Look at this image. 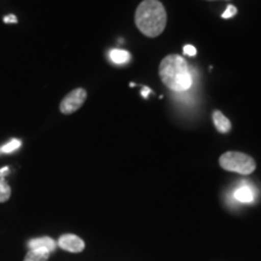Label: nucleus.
Segmentation results:
<instances>
[{
  "label": "nucleus",
  "mask_w": 261,
  "mask_h": 261,
  "mask_svg": "<svg viewBox=\"0 0 261 261\" xmlns=\"http://www.w3.org/2000/svg\"><path fill=\"white\" fill-rule=\"evenodd\" d=\"M136 25L143 34L155 38L165 31L167 14L159 0H144L136 10Z\"/></svg>",
  "instance_id": "f257e3e1"
},
{
  "label": "nucleus",
  "mask_w": 261,
  "mask_h": 261,
  "mask_svg": "<svg viewBox=\"0 0 261 261\" xmlns=\"http://www.w3.org/2000/svg\"><path fill=\"white\" fill-rule=\"evenodd\" d=\"M162 83L174 92H185L191 87L192 77L187 61L179 55H169L160 64Z\"/></svg>",
  "instance_id": "f03ea898"
},
{
  "label": "nucleus",
  "mask_w": 261,
  "mask_h": 261,
  "mask_svg": "<svg viewBox=\"0 0 261 261\" xmlns=\"http://www.w3.org/2000/svg\"><path fill=\"white\" fill-rule=\"evenodd\" d=\"M219 163L221 168L228 172L240 173L247 175L255 171L256 163L249 155L238 151H227L220 156Z\"/></svg>",
  "instance_id": "7ed1b4c3"
},
{
  "label": "nucleus",
  "mask_w": 261,
  "mask_h": 261,
  "mask_svg": "<svg viewBox=\"0 0 261 261\" xmlns=\"http://www.w3.org/2000/svg\"><path fill=\"white\" fill-rule=\"evenodd\" d=\"M87 98V92L84 89H75L65 96L60 104V110L64 115H70L84 106Z\"/></svg>",
  "instance_id": "20e7f679"
},
{
  "label": "nucleus",
  "mask_w": 261,
  "mask_h": 261,
  "mask_svg": "<svg viewBox=\"0 0 261 261\" xmlns=\"http://www.w3.org/2000/svg\"><path fill=\"white\" fill-rule=\"evenodd\" d=\"M58 247L69 253H81L85 249L83 238L73 233H64L58 238Z\"/></svg>",
  "instance_id": "39448f33"
},
{
  "label": "nucleus",
  "mask_w": 261,
  "mask_h": 261,
  "mask_svg": "<svg viewBox=\"0 0 261 261\" xmlns=\"http://www.w3.org/2000/svg\"><path fill=\"white\" fill-rule=\"evenodd\" d=\"M28 247L29 249H45L52 253L56 250L57 243L51 237H39L29 241Z\"/></svg>",
  "instance_id": "423d86ee"
},
{
  "label": "nucleus",
  "mask_w": 261,
  "mask_h": 261,
  "mask_svg": "<svg viewBox=\"0 0 261 261\" xmlns=\"http://www.w3.org/2000/svg\"><path fill=\"white\" fill-rule=\"evenodd\" d=\"M233 197L241 203H252L255 198V195H254L253 189L249 185H242V187L236 189Z\"/></svg>",
  "instance_id": "0eeeda50"
},
{
  "label": "nucleus",
  "mask_w": 261,
  "mask_h": 261,
  "mask_svg": "<svg viewBox=\"0 0 261 261\" xmlns=\"http://www.w3.org/2000/svg\"><path fill=\"white\" fill-rule=\"evenodd\" d=\"M213 122L220 133H227L231 129V122L223 113L219 110H215L213 113Z\"/></svg>",
  "instance_id": "6e6552de"
},
{
  "label": "nucleus",
  "mask_w": 261,
  "mask_h": 261,
  "mask_svg": "<svg viewBox=\"0 0 261 261\" xmlns=\"http://www.w3.org/2000/svg\"><path fill=\"white\" fill-rule=\"evenodd\" d=\"M50 252L45 249H31L25 254L23 261H47Z\"/></svg>",
  "instance_id": "1a4fd4ad"
},
{
  "label": "nucleus",
  "mask_w": 261,
  "mask_h": 261,
  "mask_svg": "<svg viewBox=\"0 0 261 261\" xmlns=\"http://www.w3.org/2000/svg\"><path fill=\"white\" fill-rule=\"evenodd\" d=\"M109 57H110V60L114 62V63L122 64V63H126V62L129 61L130 55H129V52H127L125 50L114 48V50L109 52Z\"/></svg>",
  "instance_id": "9d476101"
},
{
  "label": "nucleus",
  "mask_w": 261,
  "mask_h": 261,
  "mask_svg": "<svg viewBox=\"0 0 261 261\" xmlns=\"http://www.w3.org/2000/svg\"><path fill=\"white\" fill-rule=\"evenodd\" d=\"M11 197V188L5 180V178H0V203H5Z\"/></svg>",
  "instance_id": "9b49d317"
},
{
  "label": "nucleus",
  "mask_w": 261,
  "mask_h": 261,
  "mask_svg": "<svg viewBox=\"0 0 261 261\" xmlns=\"http://www.w3.org/2000/svg\"><path fill=\"white\" fill-rule=\"evenodd\" d=\"M21 145H22L21 140L12 139V140H10L9 143H6L4 146H2V148H0V152H2V154H10V152H14L15 150H17Z\"/></svg>",
  "instance_id": "f8f14e48"
},
{
  "label": "nucleus",
  "mask_w": 261,
  "mask_h": 261,
  "mask_svg": "<svg viewBox=\"0 0 261 261\" xmlns=\"http://www.w3.org/2000/svg\"><path fill=\"white\" fill-rule=\"evenodd\" d=\"M237 14V9L234 8L233 5H228L227 9L225 10V12L223 14V18H230L233 17L234 15Z\"/></svg>",
  "instance_id": "ddd939ff"
},
{
  "label": "nucleus",
  "mask_w": 261,
  "mask_h": 261,
  "mask_svg": "<svg viewBox=\"0 0 261 261\" xmlns=\"http://www.w3.org/2000/svg\"><path fill=\"white\" fill-rule=\"evenodd\" d=\"M184 54L188 55V56H195V55L197 54V50H196V47L192 46V45H185Z\"/></svg>",
  "instance_id": "4468645a"
},
{
  "label": "nucleus",
  "mask_w": 261,
  "mask_h": 261,
  "mask_svg": "<svg viewBox=\"0 0 261 261\" xmlns=\"http://www.w3.org/2000/svg\"><path fill=\"white\" fill-rule=\"evenodd\" d=\"M4 22L5 23H16L17 22V18H16L15 15H9V16H5L4 17Z\"/></svg>",
  "instance_id": "2eb2a0df"
},
{
  "label": "nucleus",
  "mask_w": 261,
  "mask_h": 261,
  "mask_svg": "<svg viewBox=\"0 0 261 261\" xmlns=\"http://www.w3.org/2000/svg\"><path fill=\"white\" fill-rule=\"evenodd\" d=\"M9 167H4V168H2L0 169V178H4L6 174H8L9 173Z\"/></svg>",
  "instance_id": "dca6fc26"
},
{
  "label": "nucleus",
  "mask_w": 261,
  "mask_h": 261,
  "mask_svg": "<svg viewBox=\"0 0 261 261\" xmlns=\"http://www.w3.org/2000/svg\"><path fill=\"white\" fill-rule=\"evenodd\" d=\"M150 92V89H146V87H144V90H143V97H148V94Z\"/></svg>",
  "instance_id": "f3484780"
}]
</instances>
